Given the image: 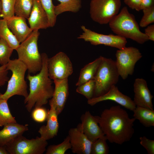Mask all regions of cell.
<instances>
[{
  "label": "cell",
  "instance_id": "obj_1",
  "mask_svg": "<svg viewBox=\"0 0 154 154\" xmlns=\"http://www.w3.org/2000/svg\"><path fill=\"white\" fill-rule=\"evenodd\" d=\"M107 140L121 145L129 141L134 133V118L119 105L105 109L100 116H94Z\"/></svg>",
  "mask_w": 154,
  "mask_h": 154
},
{
  "label": "cell",
  "instance_id": "obj_2",
  "mask_svg": "<svg viewBox=\"0 0 154 154\" xmlns=\"http://www.w3.org/2000/svg\"><path fill=\"white\" fill-rule=\"evenodd\" d=\"M42 66L39 73L31 75L29 73L27 78L29 82V92L25 98L24 102L28 111L31 112L33 107L42 106L46 104L53 95L54 89L52 82L48 73V58L45 53L41 54Z\"/></svg>",
  "mask_w": 154,
  "mask_h": 154
},
{
  "label": "cell",
  "instance_id": "obj_3",
  "mask_svg": "<svg viewBox=\"0 0 154 154\" xmlns=\"http://www.w3.org/2000/svg\"><path fill=\"white\" fill-rule=\"evenodd\" d=\"M108 24L111 30L117 35L130 39L140 44L149 40L146 35L140 30L134 16L129 12L126 7H123Z\"/></svg>",
  "mask_w": 154,
  "mask_h": 154
},
{
  "label": "cell",
  "instance_id": "obj_4",
  "mask_svg": "<svg viewBox=\"0 0 154 154\" xmlns=\"http://www.w3.org/2000/svg\"><path fill=\"white\" fill-rule=\"evenodd\" d=\"M39 35L38 30L33 31L16 50L18 59L26 65L30 74H36L40 71L42 67V56L39 52L38 46Z\"/></svg>",
  "mask_w": 154,
  "mask_h": 154
},
{
  "label": "cell",
  "instance_id": "obj_5",
  "mask_svg": "<svg viewBox=\"0 0 154 154\" xmlns=\"http://www.w3.org/2000/svg\"><path fill=\"white\" fill-rule=\"evenodd\" d=\"M6 65L7 70L11 71L12 75L8 81L6 91L3 94L0 93V98L8 100L16 95L26 98L29 94L25 80V74L27 70L26 66L18 59L10 60Z\"/></svg>",
  "mask_w": 154,
  "mask_h": 154
},
{
  "label": "cell",
  "instance_id": "obj_6",
  "mask_svg": "<svg viewBox=\"0 0 154 154\" xmlns=\"http://www.w3.org/2000/svg\"><path fill=\"white\" fill-rule=\"evenodd\" d=\"M119 76L115 61L103 57L93 79L95 86L93 97L106 93L117 83Z\"/></svg>",
  "mask_w": 154,
  "mask_h": 154
},
{
  "label": "cell",
  "instance_id": "obj_7",
  "mask_svg": "<svg viewBox=\"0 0 154 154\" xmlns=\"http://www.w3.org/2000/svg\"><path fill=\"white\" fill-rule=\"evenodd\" d=\"M48 143L41 137L29 139L19 135L5 147L9 154H42Z\"/></svg>",
  "mask_w": 154,
  "mask_h": 154
},
{
  "label": "cell",
  "instance_id": "obj_8",
  "mask_svg": "<svg viewBox=\"0 0 154 154\" xmlns=\"http://www.w3.org/2000/svg\"><path fill=\"white\" fill-rule=\"evenodd\" d=\"M121 6V0H91L89 12L90 17L100 24H108L118 14Z\"/></svg>",
  "mask_w": 154,
  "mask_h": 154
},
{
  "label": "cell",
  "instance_id": "obj_9",
  "mask_svg": "<svg viewBox=\"0 0 154 154\" xmlns=\"http://www.w3.org/2000/svg\"><path fill=\"white\" fill-rule=\"evenodd\" d=\"M116 56L115 62L119 76L125 80L129 75H133L136 63L142 56L138 48L130 46L118 49Z\"/></svg>",
  "mask_w": 154,
  "mask_h": 154
},
{
  "label": "cell",
  "instance_id": "obj_10",
  "mask_svg": "<svg viewBox=\"0 0 154 154\" xmlns=\"http://www.w3.org/2000/svg\"><path fill=\"white\" fill-rule=\"evenodd\" d=\"M83 31L77 37L94 45H104L120 49L126 47V39L117 35L100 34L87 28L84 25L81 26Z\"/></svg>",
  "mask_w": 154,
  "mask_h": 154
},
{
  "label": "cell",
  "instance_id": "obj_11",
  "mask_svg": "<svg viewBox=\"0 0 154 154\" xmlns=\"http://www.w3.org/2000/svg\"><path fill=\"white\" fill-rule=\"evenodd\" d=\"M47 68L49 76L53 80L68 78L73 72L71 62L66 54L62 52L48 58Z\"/></svg>",
  "mask_w": 154,
  "mask_h": 154
},
{
  "label": "cell",
  "instance_id": "obj_12",
  "mask_svg": "<svg viewBox=\"0 0 154 154\" xmlns=\"http://www.w3.org/2000/svg\"><path fill=\"white\" fill-rule=\"evenodd\" d=\"M108 100L114 101L132 111L136 107L133 100L121 92L116 85L112 86L105 94L88 100L87 103L89 105L93 106L99 102Z\"/></svg>",
  "mask_w": 154,
  "mask_h": 154
},
{
  "label": "cell",
  "instance_id": "obj_13",
  "mask_svg": "<svg viewBox=\"0 0 154 154\" xmlns=\"http://www.w3.org/2000/svg\"><path fill=\"white\" fill-rule=\"evenodd\" d=\"M81 123L77 128L92 142L105 136L94 116L86 111L81 116Z\"/></svg>",
  "mask_w": 154,
  "mask_h": 154
},
{
  "label": "cell",
  "instance_id": "obj_14",
  "mask_svg": "<svg viewBox=\"0 0 154 154\" xmlns=\"http://www.w3.org/2000/svg\"><path fill=\"white\" fill-rule=\"evenodd\" d=\"M133 91L134 95L133 100L136 106L153 110L152 102L153 96L145 80L142 78H136L133 84Z\"/></svg>",
  "mask_w": 154,
  "mask_h": 154
},
{
  "label": "cell",
  "instance_id": "obj_15",
  "mask_svg": "<svg viewBox=\"0 0 154 154\" xmlns=\"http://www.w3.org/2000/svg\"><path fill=\"white\" fill-rule=\"evenodd\" d=\"M53 82L55 88L53 96L49 101V104L55 107L58 115L63 110L68 96V80H55Z\"/></svg>",
  "mask_w": 154,
  "mask_h": 154
},
{
  "label": "cell",
  "instance_id": "obj_16",
  "mask_svg": "<svg viewBox=\"0 0 154 154\" xmlns=\"http://www.w3.org/2000/svg\"><path fill=\"white\" fill-rule=\"evenodd\" d=\"M72 152L77 154H91L92 142L77 127L72 128L69 130Z\"/></svg>",
  "mask_w": 154,
  "mask_h": 154
},
{
  "label": "cell",
  "instance_id": "obj_17",
  "mask_svg": "<svg viewBox=\"0 0 154 154\" xmlns=\"http://www.w3.org/2000/svg\"><path fill=\"white\" fill-rule=\"evenodd\" d=\"M27 19L30 27L33 31L50 27L47 15L38 0H33L31 13Z\"/></svg>",
  "mask_w": 154,
  "mask_h": 154
},
{
  "label": "cell",
  "instance_id": "obj_18",
  "mask_svg": "<svg viewBox=\"0 0 154 154\" xmlns=\"http://www.w3.org/2000/svg\"><path fill=\"white\" fill-rule=\"evenodd\" d=\"M5 19L8 27L20 43L24 41L33 31L27 25L25 18L14 15Z\"/></svg>",
  "mask_w": 154,
  "mask_h": 154
},
{
  "label": "cell",
  "instance_id": "obj_19",
  "mask_svg": "<svg viewBox=\"0 0 154 154\" xmlns=\"http://www.w3.org/2000/svg\"><path fill=\"white\" fill-rule=\"evenodd\" d=\"M50 106V109L48 110L46 124L41 126L38 131L40 137L47 141L53 138L57 135L59 128L58 115L55 108L52 105Z\"/></svg>",
  "mask_w": 154,
  "mask_h": 154
},
{
  "label": "cell",
  "instance_id": "obj_20",
  "mask_svg": "<svg viewBox=\"0 0 154 154\" xmlns=\"http://www.w3.org/2000/svg\"><path fill=\"white\" fill-rule=\"evenodd\" d=\"M28 130L27 124L22 125L17 122L5 125L0 130V147L5 146Z\"/></svg>",
  "mask_w": 154,
  "mask_h": 154
},
{
  "label": "cell",
  "instance_id": "obj_21",
  "mask_svg": "<svg viewBox=\"0 0 154 154\" xmlns=\"http://www.w3.org/2000/svg\"><path fill=\"white\" fill-rule=\"evenodd\" d=\"M103 57L100 56L87 64L81 69L78 80L76 84V86L94 79Z\"/></svg>",
  "mask_w": 154,
  "mask_h": 154
},
{
  "label": "cell",
  "instance_id": "obj_22",
  "mask_svg": "<svg viewBox=\"0 0 154 154\" xmlns=\"http://www.w3.org/2000/svg\"><path fill=\"white\" fill-rule=\"evenodd\" d=\"M133 116L145 127L154 126V110L147 108L136 106L133 111Z\"/></svg>",
  "mask_w": 154,
  "mask_h": 154
},
{
  "label": "cell",
  "instance_id": "obj_23",
  "mask_svg": "<svg viewBox=\"0 0 154 154\" xmlns=\"http://www.w3.org/2000/svg\"><path fill=\"white\" fill-rule=\"evenodd\" d=\"M60 3L54 6V12L58 15L66 12L76 13L79 11L82 7L81 0H57Z\"/></svg>",
  "mask_w": 154,
  "mask_h": 154
},
{
  "label": "cell",
  "instance_id": "obj_24",
  "mask_svg": "<svg viewBox=\"0 0 154 154\" xmlns=\"http://www.w3.org/2000/svg\"><path fill=\"white\" fill-rule=\"evenodd\" d=\"M0 38L5 41L13 50H16L20 42L9 29L6 20L4 19L0 20Z\"/></svg>",
  "mask_w": 154,
  "mask_h": 154
},
{
  "label": "cell",
  "instance_id": "obj_25",
  "mask_svg": "<svg viewBox=\"0 0 154 154\" xmlns=\"http://www.w3.org/2000/svg\"><path fill=\"white\" fill-rule=\"evenodd\" d=\"M33 2V0H16L14 7L15 14L28 19L31 13Z\"/></svg>",
  "mask_w": 154,
  "mask_h": 154
},
{
  "label": "cell",
  "instance_id": "obj_26",
  "mask_svg": "<svg viewBox=\"0 0 154 154\" xmlns=\"http://www.w3.org/2000/svg\"><path fill=\"white\" fill-rule=\"evenodd\" d=\"M7 100L0 98V127L17 123L10 110Z\"/></svg>",
  "mask_w": 154,
  "mask_h": 154
},
{
  "label": "cell",
  "instance_id": "obj_27",
  "mask_svg": "<svg viewBox=\"0 0 154 154\" xmlns=\"http://www.w3.org/2000/svg\"><path fill=\"white\" fill-rule=\"evenodd\" d=\"M71 148L69 137L68 135L61 143L49 146L46 148L45 154H64L67 150Z\"/></svg>",
  "mask_w": 154,
  "mask_h": 154
},
{
  "label": "cell",
  "instance_id": "obj_28",
  "mask_svg": "<svg viewBox=\"0 0 154 154\" xmlns=\"http://www.w3.org/2000/svg\"><path fill=\"white\" fill-rule=\"evenodd\" d=\"M107 139L105 136L99 138L93 142L91 154H108L109 150L107 144Z\"/></svg>",
  "mask_w": 154,
  "mask_h": 154
},
{
  "label": "cell",
  "instance_id": "obj_29",
  "mask_svg": "<svg viewBox=\"0 0 154 154\" xmlns=\"http://www.w3.org/2000/svg\"><path fill=\"white\" fill-rule=\"evenodd\" d=\"M14 50L3 39L0 38V64L6 65L10 60Z\"/></svg>",
  "mask_w": 154,
  "mask_h": 154
},
{
  "label": "cell",
  "instance_id": "obj_30",
  "mask_svg": "<svg viewBox=\"0 0 154 154\" xmlns=\"http://www.w3.org/2000/svg\"><path fill=\"white\" fill-rule=\"evenodd\" d=\"M95 86L94 80L91 79L77 86L76 92L83 95L89 100L93 97Z\"/></svg>",
  "mask_w": 154,
  "mask_h": 154
},
{
  "label": "cell",
  "instance_id": "obj_31",
  "mask_svg": "<svg viewBox=\"0 0 154 154\" xmlns=\"http://www.w3.org/2000/svg\"><path fill=\"white\" fill-rule=\"evenodd\" d=\"M38 0L47 15L50 27H53L56 23L57 16L54 13V5L52 0Z\"/></svg>",
  "mask_w": 154,
  "mask_h": 154
},
{
  "label": "cell",
  "instance_id": "obj_32",
  "mask_svg": "<svg viewBox=\"0 0 154 154\" xmlns=\"http://www.w3.org/2000/svg\"><path fill=\"white\" fill-rule=\"evenodd\" d=\"M16 0H0L1 11L0 17L3 19L15 15L14 7Z\"/></svg>",
  "mask_w": 154,
  "mask_h": 154
},
{
  "label": "cell",
  "instance_id": "obj_33",
  "mask_svg": "<svg viewBox=\"0 0 154 154\" xmlns=\"http://www.w3.org/2000/svg\"><path fill=\"white\" fill-rule=\"evenodd\" d=\"M142 10L143 15L140 21L139 26L145 27L154 22V5Z\"/></svg>",
  "mask_w": 154,
  "mask_h": 154
},
{
  "label": "cell",
  "instance_id": "obj_34",
  "mask_svg": "<svg viewBox=\"0 0 154 154\" xmlns=\"http://www.w3.org/2000/svg\"><path fill=\"white\" fill-rule=\"evenodd\" d=\"M48 110L42 106L35 108L31 113V116L35 121L41 123L46 120Z\"/></svg>",
  "mask_w": 154,
  "mask_h": 154
},
{
  "label": "cell",
  "instance_id": "obj_35",
  "mask_svg": "<svg viewBox=\"0 0 154 154\" xmlns=\"http://www.w3.org/2000/svg\"><path fill=\"white\" fill-rule=\"evenodd\" d=\"M140 144L146 150L148 154H154V140L145 136L139 138Z\"/></svg>",
  "mask_w": 154,
  "mask_h": 154
},
{
  "label": "cell",
  "instance_id": "obj_36",
  "mask_svg": "<svg viewBox=\"0 0 154 154\" xmlns=\"http://www.w3.org/2000/svg\"><path fill=\"white\" fill-rule=\"evenodd\" d=\"M6 65L0 66V87L4 85L9 79L8 76V70Z\"/></svg>",
  "mask_w": 154,
  "mask_h": 154
},
{
  "label": "cell",
  "instance_id": "obj_37",
  "mask_svg": "<svg viewBox=\"0 0 154 154\" xmlns=\"http://www.w3.org/2000/svg\"><path fill=\"white\" fill-rule=\"evenodd\" d=\"M142 0H124L125 3L129 8L136 11L140 10V4Z\"/></svg>",
  "mask_w": 154,
  "mask_h": 154
},
{
  "label": "cell",
  "instance_id": "obj_38",
  "mask_svg": "<svg viewBox=\"0 0 154 154\" xmlns=\"http://www.w3.org/2000/svg\"><path fill=\"white\" fill-rule=\"evenodd\" d=\"M145 34L149 40L154 41V25H149L145 29Z\"/></svg>",
  "mask_w": 154,
  "mask_h": 154
},
{
  "label": "cell",
  "instance_id": "obj_39",
  "mask_svg": "<svg viewBox=\"0 0 154 154\" xmlns=\"http://www.w3.org/2000/svg\"><path fill=\"white\" fill-rule=\"evenodd\" d=\"M154 5V0H142L140 4V10Z\"/></svg>",
  "mask_w": 154,
  "mask_h": 154
},
{
  "label": "cell",
  "instance_id": "obj_40",
  "mask_svg": "<svg viewBox=\"0 0 154 154\" xmlns=\"http://www.w3.org/2000/svg\"><path fill=\"white\" fill-rule=\"evenodd\" d=\"M0 154H9L5 146L0 147Z\"/></svg>",
  "mask_w": 154,
  "mask_h": 154
},
{
  "label": "cell",
  "instance_id": "obj_41",
  "mask_svg": "<svg viewBox=\"0 0 154 154\" xmlns=\"http://www.w3.org/2000/svg\"><path fill=\"white\" fill-rule=\"evenodd\" d=\"M1 11V1L0 0V17Z\"/></svg>",
  "mask_w": 154,
  "mask_h": 154
}]
</instances>
